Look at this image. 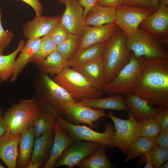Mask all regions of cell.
<instances>
[{
	"instance_id": "obj_1",
	"label": "cell",
	"mask_w": 168,
	"mask_h": 168,
	"mask_svg": "<svg viewBox=\"0 0 168 168\" xmlns=\"http://www.w3.org/2000/svg\"><path fill=\"white\" fill-rule=\"evenodd\" d=\"M132 93L155 108H168V58L144 57Z\"/></svg>"
},
{
	"instance_id": "obj_2",
	"label": "cell",
	"mask_w": 168,
	"mask_h": 168,
	"mask_svg": "<svg viewBox=\"0 0 168 168\" xmlns=\"http://www.w3.org/2000/svg\"><path fill=\"white\" fill-rule=\"evenodd\" d=\"M126 37L118 26L105 42L102 57L105 84L111 82L130 61L131 53L127 46Z\"/></svg>"
},
{
	"instance_id": "obj_3",
	"label": "cell",
	"mask_w": 168,
	"mask_h": 168,
	"mask_svg": "<svg viewBox=\"0 0 168 168\" xmlns=\"http://www.w3.org/2000/svg\"><path fill=\"white\" fill-rule=\"evenodd\" d=\"M43 111L35 98L20 100L3 114L7 131L22 134L33 127L35 120Z\"/></svg>"
},
{
	"instance_id": "obj_4",
	"label": "cell",
	"mask_w": 168,
	"mask_h": 168,
	"mask_svg": "<svg viewBox=\"0 0 168 168\" xmlns=\"http://www.w3.org/2000/svg\"><path fill=\"white\" fill-rule=\"evenodd\" d=\"M52 80L65 89L75 102L100 98L104 94L90 83L81 73L71 67L65 68Z\"/></svg>"
},
{
	"instance_id": "obj_5",
	"label": "cell",
	"mask_w": 168,
	"mask_h": 168,
	"mask_svg": "<svg viewBox=\"0 0 168 168\" xmlns=\"http://www.w3.org/2000/svg\"><path fill=\"white\" fill-rule=\"evenodd\" d=\"M128 50L139 58H168V45L162 39L139 28L135 34L127 36Z\"/></svg>"
},
{
	"instance_id": "obj_6",
	"label": "cell",
	"mask_w": 168,
	"mask_h": 168,
	"mask_svg": "<svg viewBox=\"0 0 168 168\" xmlns=\"http://www.w3.org/2000/svg\"><path fill=\"white\" fill-rule=\"evenodd\" d=\"M129 62L113 79L104 86L102 91L110 95L133 93L139 76L143 57H136L133 53Z\"/></svg>"
},
{
	"instance_id": "obj_7",
	"label": "cell",
	"mask_w": 168,
	"mask_h": 168,
	"mask_svg": "<svg viewBox=\"0 0 168 168\" xmlns=\"http://www.w3.org/2000/svg\"><path fill=\"white\" fill-rule=\"evenodd\" d=\"M43 78L45 91L39 93L35 98L43 111L66 119V114L59 102L75 101L65 89L51 79L47 74H44Z\"/></svg>"
},
{
	"instance_id": "obj_8",
	"label": "cell",
	"mask_w": 168,
	"mask_h": 168,
	"mask_svg": "<svg viewBox=\"0 0 168 168\" xmlns=\"http://www.w3.org/2000/svg\"><path fill=\"white\" fill-rule=\"evenodd\" d=\"M127 111L128 118L126 119L116 117L111 111L107 114V117L113 122L114 128L111 142L108 148L111 149L118 147L126 156L130 145L138 137L140 125L139 122L134 118L131 110L128 108Z\"/></svg>"
},
{
	"instance_id": "obj_9",
	"label": "cell",
	"mask_w": 168,
	"mask_h": 168,
	"mask_svg": "<svg viewBox=\"0 0 168 168\" xmlns=\"http://www.w3.org/2000/svg\"><path fill=\"white\" fill-rule=\"evenodd\" d=\"M57 122L60 128L74 141H93L110 145L113 137L114 128V124L107 123L105 125V131L99 132L85 125L72 124L66 120L57 116Z\"/></svg>"
},
{
	"instance_id": "obj_10",
	"label": "cell",
	"mask_w": 168,
	"mask_h": 168,
	"mask_svg": "<svg viewBox=\"0 0 168 168\" xmlns=\"http://www.w3.org/2000/svg\"><path fill=\"white\" fill-rule=\"evenodd\" d=\"M59 103L66 114L65 120L73 124L84 123L91 128H96L98 126L94 122H97L102 117H107L104 110L95 109L79 102L60 101Z\"/></svg>"
},
{
	"instance_id": "obj_11",
	"label": "cell",
	"mask_w": 168,
	"mask_h": 168,
	"mask_svg": "<svg viewBox=\"0 0 168 168\" xmlns=\"http://www.w3.org/2000/svg\"><path fill=\"white\" fill-rule=\"evenodd\" d=\"M115 23L127 36L136 33L141 23L153 13L150 8L133 5H122L115 7Z\"/></svg>"
},
{
	"instance_id": "obj_12",
	"label": "cell",
	"mask_w": 168,
	"mask_h": 168,
	"mask_svg": "<svg viewBox=\"0 0 168 168\" xmlns=\"http://www.w3.org/2000/svg\"><path fill=\"white\" fill-rule=\"evenodd\" d=\"M101 144L93 141H75L64 150L54 168L65 166L68 168H72L77 166L80 161L92 154Z\"/></svg>"
},
{
	"instance_id": "obj_13",
	"label": "cell",
	"mask_w": 168,
	"mask_h": 168,
	"mask_svg": "<svg viewBox=\"0 0 168 168\" xmlns=\"http://www.w3.org/2000/svg\"><path fill=\"white\" fill-rule=\"evenodd\" d=\"M139 28L162 39L168 44V6L159 5L156 11L141 23Z\"/></svg>"
},
{
	"instance_id": "obj_14",
	"label": "cell",
	"mask_w": 168,
	"mask_h": 168,
	"mask_svg": "<svg viewBox=\"0 0 168 168\" xmlns=\"http://www.w3.org/2000/svg\"><path fill=\"white\" fill-rule=\"evenodd\" d=\"M65 9L61 16L60 23L70 33L81 38L84 29L83 7L78 0H67Z\"/></svg>"
},
{
	"instance_id": "obj_15",
	"label": "cell",
	"mask_w": 168,
	"mask_h": 168,
	"mask_svg": "<svg viewBox=\"0 0 168 168\" xmlns=\"http://www.w3.org/2000/svg\"><path fill=\"white\" fill-rule=\"evenodd\" d=\"M61 16H36L24 25L23 35L28 39L40 38L48 34L60 23Z\"/></svg>"
},
{
	"instance_id": "obj_16",
	"label": "cell",
	"mask_w": 168,
	"mask_h": 168,
	"mask_svg": "<svg viewBox=\"0 0 168 168\" xmlns=\"http://www.w3.org/2000/svg\"><path fill=\"white\" fill-rule=\"evenodd\" d=\"M118 27L115 23L98 26H84L78 50L106 42Z\"/></svg>"
},
{
	"instance_id": "obj_17",
	"label": "cell",
	"mask_w": 168,
	"mask_h": 168,
	"mask_svg": "<svg viewBox=\"0 0 168 168\" xmlns=\"http://www.w3.org/2000/svg\"><path fill=\"white\" fill-rule=\"evenodd\" d=\"M123 95L127 106L131 110L135 119L138 122L153 119L162 109L151 106L145 100L133 93H127Z\"/></svg>"
},
{
	"instance_id": "obj_18",
	"label": "cell",
	"mask_w": 168,
	"mask_h": 168,
	"mask_svg": "<svg viewBox=\"0 0 168 168\" xmlns=\"http://www.w3.org/2000/svg\"><path fill=\"white\" fill-rule=\"evenodd\" d=\"M21 134L7 131L0 137V159L8 168H16L18 143Z\"/></svg>"
},
{
	"instance_id": "obj_19",
	"label": "cell",
	"mask_w": 168,
	"mask_h": 168,
	"mask_svg": "<svg viewBox=\"0 0 168 168\" xmlns=\"http://www.w3.org/2000/svg\"><path fill=\"white\" fill-rule=\"evenodd\" d=\"M71 68L82 74L94 87L102 91V88L105 84L102 58Z\"/></svg>"
},
{
	"instance_id": "obj_20",
	"label": "cell",
	"mask_w": 168,
	"mask_h": 168,
	"mask_svg": "<svg viewBox=\"0 0 168 168\" xmlns=\"http://www.w3.org/2000/svg\"><path fill=\"white\" fill-rule=\"evenodd\" d=\"M54 136L53 129L35 138L30 158L31 161L44 165L49 158Z\"/></svg>"
},
{
	"instance_id": "obj_21",
	"label": "cell",
	"mask_w": 168,
	"mask_h": 168,
	"mask_svg": "<svg viewBox=\"0 0 168 168\" xmlns=\"http://www.w3.org/2000/svg\"><path fill=\"white\" fill-rule=\"evenodd\" d=\"M54 140L49 158L42 168H53L57 159L64 150L74 141L58 126L57 119L54 128Z\"/></svg>"
},
{
	"instance_id": "obj_22",
	"label": "cell",
	"mask_w": 168,
	"mask_h": 168,
	"mask_svg": "<svg viewBox=\"0 0 168 168\" xmlns=\"http://www.w3.org/2000/svg\"><path fill=\"white\" fill-rule=\"evenodd\" d=\"M42 38L28 39L16 60L11 82H15L25 66L29 63L40 46Z\"/></svg>"
},
{
	"instance_id": "obj_23",
	"label": "cell",
	"mask_w": 168,
	"mask_h": 168,
	"mask_svg": "<svg viewBox=\"0 0 168 168\" xmlns=\"http://www.w3.org/2000/svg\"><path fill=\"white\" fill-rule=\"evenodd\" d=\"M116 20L115 8L97 4L87 13L84 19L83 25L100 26L109 23H115Z\"/></svg>"
},
{
	"instance_id": "obj_24",
	"label": "cell",
	"mask_w": 168,
	"mask_h": 168,
	"mask_svg": "<svg viewBox=\"0 0 168 168\" xmlns=\"http://www.w3.org/2000/svg\"><path fill=\"white\" fill-rule=\"evenodd\" d=\"M35 138V131L33 127L21 134L18 143L16 168H26L30 160Z\"/></svg>"
},
{
	"instance_id": "obj_25",
	"label": "cell",
	"mask_w": 168,
	"mask_h": 168,
	"mask_svg": "<svg viewBox=\"0 0 168 168\" xmlns=\"http://www.w3.org/2000/svg\"><path fill=\"white\" fill-rule=\"evenodd\" d=\"M93 108L102 110L127 111L128 109L123 96L116 94L109 97L89 99L79 102Z\"/></svg>"
},
{
	"instance_id": "obj_26",
	"label": "cell",
	"mask_w": 168,
	"mask_h": 168,
	"mask_svg": "<svg viewBox=\"0 0 168 168\" xmlns=\"http://www.w3.org/2000/svg\"><path fill=\"white\" fill-rule=\"evenodd\" d=\"M105 42L78 50L68 61V67L71 68L86 64L102 58Z\"/></svg>"
},
{
	"instance_id": "obj_27",
	"label": "cell",
	"mask_w": 168,
	"mask_h": 168,
	"mask_svg": "<svg viewBox=\"0 0 168 168\" xmlns=\"http://www.w3.org/2000/svg\"><path fill=\"white\" fill-rule=\"evenodd\" d=\"M108 146L102 144L92 154L85 158L77 164L80 168H114L107 156Z\"/></svg>"
},
{
	"instance_id": "obj_28",
	"label": "cell",
	"mask_w": 168,
	"mask_h": 168,
	"mask_svg": "<svg viewBox=\"0 0 168 168\" xmlns=\"http://www.w3.org/2000/svg\"><path fill=\"white\" fill-rule=\"evenodd\" d=\"M68 62L56 49L44 60L38 64L44 74L57 75L68 67Z\"/></svg>"
},
{
	"instance_id": "obj_29",
	"label": "cell",
	"mask_w": 168,
	"mask_h": 168,
	"mask_svg": "<svg viewBox=\"0 0 168 168\" xmlns=\"http://www.w3.org/2000/svg\"><path fill=\"white\" fill-rule=\"evenodd\" d=\"M25 44L24 40L21 39L17 48L13 52L6 55H0V84L11 77L16 56Z\"/></svg>"
},
{
	"instance_id": "obj_30",
	"label": "cell",
	"mask_w": 168,
	"mask_h": 168,
	"mask_svg": "<svg viewBox=\"0 0 168 168\" xmlns=\"http://www.w3.org/2000/svg\"><path fill=\"white\" fill-rule=\"evenodd\" d=\"M155 138L139 137L129 146L124 159L125 162L139 157L149 151L154 144Z\"/></svg>"
},
{
	"instance_id": "obj_31",
	"label": "cell",
	"mask_w": 168,
	"mask_h": 168,
	"mask_svg": "<svg viewBox=\"0 0 168 168\" xmlns=\"http://www.w3.org/2000/svg\"><path fill=\"white\" fill-rule=\"evenodd\" d=\"M56 119L57 117L55 115L43 111L35 120L33 124L35 138L54 129Z\"/></svg>"
},
{
	"instance_id": "obj_32",
	"label": "cell",
	"mask_w": 168,
	"mask_h": 168,
	"mask_svg": "<svg viewBox=\"0 0 168 168\" xmlns=\"http://www.w3.org/2000/svg\"><path fill=\"white\" fill-rule=\"evenodd\" d=\"M81 40L80 37L70 33L64 41L57 46L56 50L68 62L78 50Z\"/></svg>"
},
{
	"instance_id": "obj_33",
	"label": "cell",
	"mask_w": 168,
	"mask_h": 168,
	"mask_svg": "<svg viewBox=\"0 0 168 168\" xmlns=\"http://www.w3.org/2000/svg\"><path fill=\"white\" fill-rule=\"evenodd\" d=\"M41 44L30 62L37 64L44 60L56 49L57 45L48 35L44 36Z\"/></svg>"
},
{
	"instance_id": "obj_34",
	"label": "cell",
	"mask_w": 168,
	"mask_h": 168,
	"mask_svg": "<svg viewBox=\"0 0 168 168\" xmlns=\"http://www.w3.org/2000/svg\"><path fill=\"white\" fill-rule=\"evenodd\" d=\"M139 137L156 138L161 129L156 117L149 120L139 122Z\"/></svg>"
},
{
	"instance_id": "obj_35",
	"label": "cell",
	"mask_w": 168,
	"mask_h": 168,
	"mask_svg": "<svg viewBox=\"0 0 168 168\" xmlns=\"http://www.w3.org/2000/svg\"><path fill=\"white\" fill-rule=\"evenodd\" d=\"M153 168H160L168 159V149L154 144L148 151Z\"/></svg>"
},
{
	"instance_id": "obj_36",
	"label": "cell",
	"mask_w": 168,
	"mask_h": 168,
	"mask_svg": "<svg viewBox=\"0 0 168 168\" xmlns=\"http://www.w3.org/2000/svg\"><path fill=\"white\" fill-rule=\"evenodd\" d=\"M70 34L68 30L60 23L48 35L57 46L64 41Z\"/></svg>"
},
{
	"instance_id": "obj_37",
	"label": "cell",
	"mask_w": 168,
	"mask_h": 168,
	"mask_svg": "<svg viewBox=\"0 0 168 168\" xmlns=\"http://www.w3.org/2000/svg\"><path fill=\"white\" fill-rule=\"evenodd\" d=\"M2 14L0 12V55L3 54L4 50L9 45L15 36L12 31L5 30L3 28L1 22Z\"/></svg>"
},
{
	"instance_id": "obj_38",
	"label": "cell",
	"mask_w": 168,
	"mask_h": 168,
	"mask_svg": "<svg viewBox=\"0 0 168 168\" xmlns=\"http://www.w3.org/2000/svg\"><path fill=\"white\" fill-rule=\"evenodd\" d=\"M154 144L168 149V129H161L155 138Z\"/></svg>"
},
{
	"instance_id": "obj_39",
	"label": "cell",
	"mask_w": 168,
	"mask_h": 168,
	"mask_svg": "<svg viewBox=\"0 0 168 168\" xmlns=\"http://www.w3.org/2000/svg\"><path fill=\"white\" fill-rule=\"evenodd\" d=\"M155 117L158 120L161 129H168V108L161 109Z\"/></svg>"
},
{
	"instance_id": "obj_40",
	"label": "cell",
	"mask_w": 168,
	"mask_h": 168,
	"mask_svg": "<svg viewBox=\"0 0 168 168\" xmlns=\"http://www.w3.org/2000/svg\"><path fill=\"white\" fill-rule=\"evenodd\" d=\"M29 5L34 10L36 16L41 15L43 7L40 0H21Z\"/></svg>"
},
{
	"instance_id": "obj_41",
	"label": "cell",
	"mask_w": 168,
	"mask_h": 168,
	"mask_svg": "<svg viewBox=\"0 0 168 168\" xmlns=\"http://www.w3.org/2000/svg\"><path fill=\"white\" fill-rule=\"evenodd\" d=\"M78 2L84 7V18L87 13L97 4V0H78Z\"/></svg>"
},
{
	"instance_id": "obj_42",
	"label": "cell",
	"mask_w": 168,
	"mask_h": 168,
	"mask_svg": "<svg viewBox=\"0 0 168 168\" xmlns=\"http://www.w3.org/2000/svg\"><path fill=\"white\" fill-rule=\"evenodd\" d=\"M123 5L135 6L151 9L150 0H124Z\"/></svg>"
},
{
	"instance_id": "obj_43",
	"label": "cell",
	"mask_w": 168,
	"mask_h": 168,
	"mask_svg": "<svg viewBox=\"0 0 168 168\" xmlns=\"http://www.w3.org/2000/svg\"><path fill=\"white\" fill-rule=\"evenodd\" d=\"M124 0H97L98 4L103 6L115 8L123 4Z\"/></svg>"
},
{
	"instance_id": "obj_44",
	"label": "cell",
	"mask_w": 168,
	"mask_h": 168,
	"mask_svg": "<svg viewBox=\"0 0 168 168\" xmlns=\"http://www.w3.org/2000/svg\"><path fill=\"white\" fill-rule=\"evenodd\" d=\"M3 114V108L0 105V137L4 135L7 132L5 123L2 116Z\"/></svg>"
},
{
	"instance_id": "obj_45",
	"label": "cell",
	"mask_w": 168,
	"mask_h": 168,
	"mask_svg": "<svg viewBox=\"0 0 168 168\" xmlns=\"http://www.w3.org/2000/svg\"><path fill=\"white\" fill-rule=\"evenodd\" d=\"M44 165L40 163L32 162L30 160L27 164L26 168H42Z\"/></svg>"
},
{
	"instance_id": "obj_46",
	"label": "cell",
	"mask_w": 168,
	"mask_h": 168,
	"mask_svg": "<svg viewBox=\"0 0 168 168\" xmlns=\"http://www.w3.org/2000/svg\"><path fill=\"white\" fill-rule=\"evenodd\" d=\"M151 9L153 13L156 11L159 7V0H150Z\"/></svg>"
},
{
	"instance_id": "obj_47",
	"label": "cell",
	"mask_w": 168,
	"mask_h": 168,
	"mask_svg": "<svg viewBox=\"0 0 168 168\" xmlns=\"http://www.w3.org/2000/svg\"><path fill=\"white\" fill-rule=\"evenodd\" d=\"M162 4L168 6V0H159V6Z\"/></svg>"
},
{
	"instance_id": "obj_48",
	"label": "cell",
	"mask_w": 168,
	"mask_h": 168,
	"mask_svg": "<svg viewBox=\"0 0 168 168\" xmlns=\"http://www.w3.org/2000/svg\"><path fill=\"white\" fill-rule=\"evenodd\" d=\"M168 168V161H166L161 167L160 168Z\"/></svg>"
},
{
	"instance_id": "obj_49",
	"label": "cell",
	"mask_w": 168,
	"mask_h": 168,
	"mask_svg": "<svg viewBox=\"0 0 168 168\" xmlns=\"http://www.w3.org/2000/svg\"><path fill=\"white\" fill-rule=\"evenodd\" d=\"M57 0L62 3L65 4L67 0Z\"/></svg>"
},
{
	"instance_id": "obj_50",
	"label": "cell",
	"mask_w": 168,
	"mask_h": 168,
	"mask_svg": "<svg viewBox=\"0 0 168 168\" xmlns=\"http://www.w3.org/2000/svg\"><path fill=\"white\" fill-rule=\"evenodd\" d=\"M5 167L3 166L0 162V168H5Z\"/></svg>"
},
{
	"instance_id": "obj_51",
	"label": "cell",
	"mask_w": 168,
	"mask_h": 168,
	"mask_svg": "<svg viewBox=\"0 0 168 168\" xmlns=\"http://www.w3.org/2000/svg\"><path fill=\"white\" fill-rule=\"evenodd\" d=\"M1 12V8H0V12Z\"/></svg>"
}]
</instances>
